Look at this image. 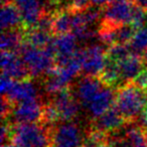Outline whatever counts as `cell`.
<instances>
[{
	"mask_svg": "<svg viewBox=\"0 0 147 147\" xmlns=\"http://www.w3.org/2000/svg\"><path fill=\"white\" fill-rule=\"evenodd\" d=\"M16 53L24 61L30 77L42 75L45 77L57 67L55 55L51 43L45 49H37L24 41Z\"/></svg>",
	"mask_w": 147,
	"mask_h": 147,
	"instance_id": "obj_1",
	"label": "cell"
},
{
	"mask_svg": "<svg viewBox=\"0 0 147 147\" xmlns=\"http://www.w3.org/2000/svg\"><path fill=\"white\" fill-rule=\"evenodd\" d=\"M146 98L145 91L137 87L134 83L122 85L116 94L115 107L126 121H136L145 110Z\"/></svg>",
	"mask_w": 147,
	"mask_h": 147,
	"instance_id": "obj_2",
	"label": "cell"
},
{
	"mask_svg": "<svg viewBox=\"0 0 147 147\" xmlns=\"http://www.w3.org/2000/svg\"><path fill=\"white\" fill-rule=\"evenodd\" d=\"M11 140L18 147H51V136L45 125L17 124L12 127Z\"/></svg>",
	"mask_w": 147,
	"mask_h": 147,
	"instance_id": "obj_3",
	"label": "cell"
},
{
	"mask_svg": "<svg viewBox=\"0 0 147 147\" xmlns=\"http://www.w3.org/2000/svg\"><path fill=\"white\" fill-rule=\"evenodd\" d=\"M135 5L131 0H119L108 3L103 8L101 26L118 27L131 24Z\"/></svg>",
	"mask_w": 147,
	"mask_h": 147,
	"instance_id": "obj_4",
	"label": "cell"
},
{
	"mask_svg": "<svg viewBox=\"0 0 147 147\" xmlns=\"http://www.w3.org/2000/svg\"><path fill=\"white\" fill-rule=\"evenodd\" d=\"M51 147H81L84 142L82 129L74 122H65L53 127Z\"/></svg>",
	"mask_w": 147,
	"mask_h": 147,
	"instance_id": "obj_5",
	"label": "cell"
},
{
	"mask_svg": "<svg viewBox=\"0 0 147 147\" xmlns=\"http://www.w3.org/2000/svg\"><path fill=\"white\" fill-rule=\"evenodd\" d=\"M107 63V51L102 45H92L83 49V69L85 76L100 77Z\"/></svg>",
	"mask_w": 147,
	"mask_h": 147,
	"instance_id": "obj_6",
	"label": "cell"
},
{
	"mask_svg": "<svg viewBox=\"0 0 147 147\" xmlns=\"http://www.w3.org/2000/svg\"><path fill=\"white\" fill-rule=\"evenodd\" d=\"M51 102L57 108L61 121L71 122L79 115L80 103L69 89H65L59 94L55 95Z\"/></svg>",
	"mask_w": 147,
	"mask_h": 147,
	"instance_id": "obj_7",
	"label": "cell"
},
{
	"mask_svg": "<svg viewBox=\"0 0 147 147\" xmlns=\"http://www.w3.org/2000/svg\"><path fill=\"white\" fill-rule=\"evenodd\" d=\"M2 75L9 77L14 81L30 80V74L20 55L11 51H2L1 53Z\"/></svg>",
	"mask_w": 147,
	"mask_h": 147,
	"instance_id": "obj_8",
	"label": "cell"
},
{
	"mask_svg": "<svg viewBox=\"0 0 147 147\" xmlns=\"http://www.w3.org/2000/svg\"><path fill=\"white\" fill-rule=\"evenodd\" d=\"M43 106L36 99L14 105L10 118L15 124H28L41 120Z\"/></svg>",
	"mask_w": 147,
	"mask_h": 147,
	"instance_id": "obj_9",
	"label": "cell"
},
{
	"mask_svg": "<svg viewBox=\"0 0 147 147\" xmlns=\"http://www.w3.org/2000/svg\"><path fill=\"white\" fill-rule=\"evenodd\" d=\"M105 86L99 77L85 76L77 83L75 96L79 103L86 108Z\"/></svg>",
	"mask_w": 147,
	"mask_h": 147,
	"instance_id": "obj_10",
	"label": "cell"
},
{
	"mask_svg": "<svg viewBox=\"0 0 147 147\" xmlns=\"http://www.w3.org/2000/svg\"><path fill=\"white\" fill-rule=\"evenodd\" d=\"M77 41L78 39L73 33L57 35L55 38H53L51 45L55 51L57 65H61L69 61L79 51Z\"/></svg>",
	"mask_w": 147,
	"mask_h": 147,
	"instance_id": "obj_11",
	"label": "cell"
},
{
	"mask_svg": "<svg viewBox=\"0 0 147 147\" xmlns=\"http://www.w3.org/2000/svg\"><path fill=\"white\" fill-rule=\"evenodd\" d=\"M15 4L20 12L23 26L27 30L33 28L45 12L40 0H15Z\"/></svg>",
	"mask_w": 147,
	"mask_h": 147,
	"instance_id": "obj_12",
	"label": "cell"
},
{
	"mask_svg": "<svg viewBox=\"0 0 147 147\" xmlns=\"http://www.w3.org/2000/svg\"><path fill=\"white\" fill-rule=\"evenodd\" d=\"M115 101H116V94L114 93L113 88L105 86L93 99L92 102L86 107V109L93 119H97L108 110H110Z\"/></svg>",
	"mask_w": 147,
	"mask_h": 147,
	"instance_id": "obj_13",
	"label": "cell"
},
{
	"mask_svg": "<svg viewBox=\"0 0 147 147\" xmlns=\"http://www.w3.org/2000/svg\"><path fill=\"white\" fill-rule=\"evenodd\" d=\"M119 71H120V78L121 83L123 85L133 83L134 80L139 76V74L145 69L144 61L142 59L141 55H130L128 57L118 63Z\"/></svg>",
	"mask_w": 147,
	"mask_h": 147,
	"instance_id": "obj_14",
	"label": "cell"
},
{
	"mask_svg": "<svg viewBox=\"0 0 147 147\" xmlns=\"http://www.w3.org/2000/svg\"><path fill=\"white\" fill-rule=\"evenodd\" d=\"M124 117L117 110L116 107H112L110 110L93 120V129L104 133H110L117 131L124 125Z\"/></svg>",
	"mask_w": 147,
	"mask_h": 147,
	"instance_id": "obj_15",
	"label": "cell"
},
{
	"mask_svg": "<svg viewBox=\"0 0 147 147\" xmlns=\"http://www.w3.org/2000/svg\"><path fill=\"white\" fill-rule=\"evenodd\" d=\"M37 90L35 85L30 80H24L15 82L12 90L9 92L8 95L2 97H6L10 102L14 105L19 103L25 102V101L36 99Z\"/></svg>",
	"mask_w": 147,
	"mask_h": 147,
	"instance_id": "obj_16",
	"label": "cell"
},
{
	"mask_svg": "<svg viewBox=\"0 0 147 147\" xmlns=\"http://www.w3.org/2000/svg\"><path fill=\"white\" fill-rule=\"evenodd\" d=\"M23 25L20 12L16 4L12 2L3 3L1 8V28L3 31L17 29Z\"/></svg>",
	"mask_w": 147,
	"mask_h": 147,
	"instance_id": "obj_17",
	"label": "cell"
},
{
	"mask_svg": "<svg viewBox=\"0 0 147 147\" xmlns=\"http://www.w3.org/2000/svg\"><path fill=\"white\" fill-rule=\"evenodd\" d=\"M73 19L74 11L71 9L63 8L61 10L55 11L53 13L51 33L57 36L69 33L73 28Z\"/></svg>",
	"mask_w": 147,
	"mask_h": 147,
	"instance_id": "obj_18",
	"label": "cell"
},
{
	"mask_svg": "<svg viewBox=\"0 0 147 147\" xmlns=\"http://www.w3.org/2000/svg\"><path fill=\"white\" fill-rule=\"evenodd\" d=\"M25 38V31L22 29H12L3 31L1 35V49L2 51L17 53L23 45Z\"/></svg>",
	"mask_w": 147,
	"mask_h": 147,
	"instance_id": "obj_19",
	"label": "cell"
},
{
	"mask_svg": "<svg viewBox=\"0 0 147 147\" xmlns=\"http://www.w3.org/2000/svg\"><path fill=\"white\" fill-rule=\"evenodd\" d=\"M100 80L103 84L108 87L113 88V86H119L121 85L120 71H119V65L117 61L107 59V63L103 69L102 74L100 75Z\"/></svg>",
	"mask_w": 147,
	"mask_h": 147,
	"instance_id": "obj_20",
	"label": "cell"
},
{
	"mask_svg": "<svg viewBox=\"0 0 147 147\" xmlns=\"http://www.w3.org/2000/svg\"><path fill=\"white\" fill-rule=\"evenodd\" d=\"M24 41L28 45H32L37 49H45L53 41L49 32L37 30V29H28L25 32Z\"/></svg>",
	"mask_w": 147,
	"mask_h": 147,
	"instance_id": "obj_21",
	"label": "cell"
},
{
	"mask_svg": "<svg viewBox=\"0 0 147 147\" xmlns=\"http://www.w3.org/2000/svg\"><path fill=\"white\" fill-rule=\"evenodd\" d=\"M132 53L137 55H141L147 51V26H143L137 29L133 36L132 40L129 43Z\"/></svg>",
	"mask_w": 147,
	"mask_h": 147,
	"instance_id": "obj_22",
	"label": "cell"
},
{
	"mask_svg": "<svg viewBox=\"0 0 147 147\" xmlns=\"http://www.w3.org/2000/svg\"><path fill=\"white\" fill-rule=\"evenodd\" d=\"M132 147H147V133L139 127H131L124 135Z\"/></svg>",
	"mask_w": 147,
	"mask_h": 147,
	"instance_id": "obj_23",
	"label": "cell"
},
{
	"mask_svg": "<svg viewBox=\"0 0 147 147\" xmlns=\"http://www.w3.org/2000/svg\"><path fill=\"white\" fill-rule=\"evenodd\" d=\"M130 55H132V51H131L129 45H127L116 43V45H110L107 49V59H112L117 63H120L121 61L128 57Z\"/></svg>",
	"mask_w": 147,
	"mask_h": 147,
	"instance_id": "obj_24",
	"label": "cell"
},
{
	"mask_svg": "<svg viewBox=\"0 0 147 147\" xmlns=\"http://www.w3.org/2000/svg\"><path fill=\"white\" fill-rule=\"evenodd\" d=\"M41 121H42L43 125H45V126H49V125L55 126V123L61 121L59 112H57L55 106L51 102L43 105Z\"/></svg>",
	"mask_w": 147,
	"mask_h": 147,
	"instance_id": "obj_25",
	"label": "cell"
},
{
	"mask_svg": "<svg viewBox=\"0 0 147 147\" xmlns=\"http://www.w3.org/2000/svg\"><path fill=\"white\" fill-rule=\"evenodd\" d=\"M14 108V104L12 102L8 100L6 97H2V100H1V116L2 119H8V117H10L11 113Z\"/></svg>",
	"mask_w": 147,
	"mask_h": 147,
	"instance_id": "obj_26",
	"label": "cell"
},
{
	"mask_svg": "<svg viewBox=\"0 0 147 147\" xmlns=\"http://www.w3.org/2000/svg\"><path fill=\"white\" fill-rule=\"evenodd\" d=\"M15 82L16 81H14L13 79L2 75V78H1V88H0L2 96H6V95L9 94V92L12 90Z\"/></svg>",
	"mask_w": 147,
	"mask_h": 147,
	"instance_id": "obj_27",
	"label": "cell"
},
{
	"mask_svg": "<svg viewBox=\"0 0 147 147\" xmlns=\"http://www.w3.org/2000/svg\"><path fill=\"white\" fill-rule=\"evenodd\" d=\"M133 83H134L137 87H139L140 89L146 91L147 90V69H143V71L139 74V76L135 79Z\"/></svg>",
	"mask_w": 147,
	"mask_h": 147,
	"instance_id": "obj_28",
	"label": "cell"
},
{
	"mask_svg": "<svg viewBox=\"0 0 147 147\" xmlns=\"http://www.w3.org/2000/svg\"><path fill=\"white\" fill-rule=\"evenodd\" d=\"M12 135V126L8 122H3L1 127V142L5 144V141L8 140V138H11Z\"/></svg>",
	"mask_w": 147,
	"mask_h": 147,
	"instance_id": "obj_29",
	"label": "cell"
},
{
	"mask_svg": "<svg viewBox=\"0 0 147 147\" xmlns=\"http://www.w3.org/2000/svg\"><path fill=\"white\" fill-rule=\"evenodd\" d=\"M109 147H132V145L130 144L128 140L126 139V137H119V138L115 139L112 143L110 144Z\"/></svg>",
	"mask_w": 147,
	"mask_h": 147,
	"instance_id": "obj_30",
	"label": "cell"
},
{
	"mask_svg": "<svg viewBox=\"0 0 147 147\" xmlns=\"http://www.w3.org/2000/svg\"><path fill=\"white\" fill-rule=\"evenodd\" d=\"M61 0H40V2L42 3L43 7H45V10L49 12V9L51 6H55V5L59 4Z\"/></svg>",
	"mask_w": 147,
	"mask_h": 147,
	"instance_id": "obj_31",
	"label": "cell"
},
{
	"mask_svg": "<svg viewBox=\"0 0 147 147\" xmlns=\"http://www.w3.org/2000/svg\"><path fill=\"white\" fill-rule=\"evenodd\" d=\"M137 7L147 11V0H131Z\"/></svg>",
	"mask_w": 147,
	"mask_h": 147,
	"instance_id": "obj_32",
	"label": "cell"
},
{
	"mask_svg": "<svg viewBox=\"0 0 147 147\" xmlns=\"http://www.w3.org/2000/svg\"><path fill=\"white\" fill-rule=\"evenodd\" d=\"M85 147H109L106 143H97V144H86Z\"/></svg>",
	"mask_w": 147,
	"mask_h": 147,
	"instance_id": "obj_33",
	"label": "cell"
},
{
	"mask_svg": "<svg viewBox=\"0 0 147 147\" xmlns=\"http://www.w3.org/2000/svg\"><path fill=\"white\" fill-rule=\"evenodd\" d=\"M2 147H18L14 144V143H5V144H2Z\"/></svg>",
	"mask_w": 147,
	"mask_h": 147,
	"instance_id": "obj_34",
	"label": "cell"
},
{
	"mask_svg": "<svg viewBox=\"0 0 147 147\" xmlns=\"http://www.w3.org/2000/svg\"><path fill=\"white\" fill-rule=\"evenodd\" d=\"M145 98H146V106H145V110L147 111V90L145 91Z\"/></svg>",
	"mask_w": 147,
	"mask_h": 147,
	"instance_id": "obj_35",
	"label": "cell"
},
{
	"mask_svg": "<svg viewBox=\"0 0 147 147\" xmlns=\"http://www.w3.org/2000/svg\"><path fill=\"white\" fill-rule=\"evenodd\" d=\"M8 2H12V0H2V4L3 3H8Z\"/></svg>",
	"mask_w": 147,
	"mask_h": 147,
	"instance_id": "obj_36",
	"label": "cell"
}]
</instances>
